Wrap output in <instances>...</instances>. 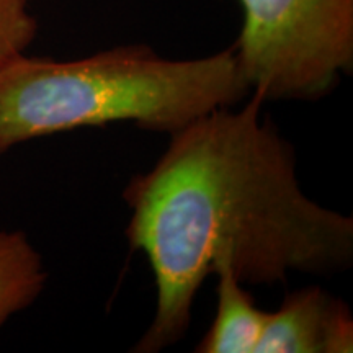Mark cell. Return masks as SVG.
<instances>
[{
  "instance_id": "obj_1",
  "label": "cell",
  "mask_w": 353,
  "mask_h": 353,
  "mask_svg": "<svg viewBox=\"0 0 353 353\" xmlns=\"http://www.w3.org/2000/svg\"><path fill=\"white\" fill-rule=\"evenodd\" d=\"M263 103L252 94L242 108L190 123L125 187L126 239L156 283V311L134 352L182 341L198 290L219 263L244 285L350 268L353 218L303 192L293 145L263 117Z\"/></svg>"
},
{
  "instance_id": "obj_2",
  "label": "cell",
  "mask_w": 353,
  "mask_h": 353,
  "mask_svg": "<svg viewBox=\"0 0 353 353\" xmlns=\"http://www.w3.org/2000/svg\"><path fill=\"white\" fill-rule=\"evenodd\" d=\"M250 95L234 46L167 59L143 44L72 61L20 54L0 65V156L25 141L132 123L174 134Z\"/></svg>"
},
{
  "instance_id": "obj_3",
  "label": "cell",
  "mask_w": 353,
  "mask_h": 353,
  "mask_svg": "<svg viewBox=\"0 0 353 353\" xmlns=\"http://www.w3.org/2000/svg\"><path fill=\"white\" fill-rule=\"evenodd\" d=\"M234 44L250 94L319 100L353 69V0H239Z\"/></svg>"
},
{
  "instance_id": "obj_4",
  "label": "cell",
  "mask_w": 353,
  "mask_h": 353,
  "mask_svg": "<svg viewBox=\"0 0 353 353\" xmlns=\"http://www.w3.org/2000/svg\"><path fill=\"white\" fill-rule=\"evenodd\" d=\"M353 317L342 299L321 286L288 293L268 312L257 353H350Z\"/></svg>"
},
{
  "instance_id": "obj_5",
  "label": "cell",
  "mask_w": 353,
  "mask_h": 353,
  "mask_svg": "<svg viewBox=\"0 0 353 353\" xmlns=\"http://www.w3.org/2000/svg\"><path fill=\"white\" fill-rule=\"evenodd\" d=\"M213 275L218 278L216 316L195 352L257 353L268 311L257 306L228 263H219Z\"/></svg>"
},
{
  "instance_id": "obj_6",
  "label": "cell",
  "mask_w": 353,
  "mask_h": 353,
  "mask_svg": "<svg viewBox=\"0 0 353 353\" xmlns=\"http://www.w3.org/2000/svg\"><path fill=\"white\" fill-rule=\"evenodd\" d=\"M41 255L21 231H0V329L46 285Z\"/></svg>"
},
{
  "instance_id": "obj_7",
  "label": "cell",
  "mask_w": 353,
  "mask_h": 353,
  "mask_svg": "<svg viewBox=\"0 0 353 353\" xmlns=\"http://www.w3.org/2000/svg\"><path fill=\"white\" fill-rule=\"evenodd\" d=\"M32 0H0V65L25 54L37 37V20L28 12Z\"/></svg>"
}]
</instances>
